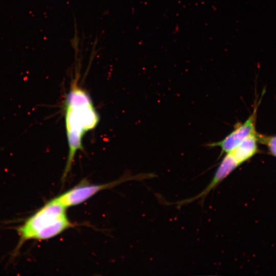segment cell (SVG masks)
Wrapping results in <instances>:
<instances>
[{"label": "cell", "instance_id": "obj_1", "mask_svg": "<svg viewBox=\"0 0 276 276\" xmlns=\"http://www.w3.org/2000/svg\"><path fill=\"white\" fill-rule=\"evenodd\" d=\"M78 76L71 84L64 104L68 153L62 179L70 171L77 152L83 149L84 135L95 128L100 120L89 95L78 84Z\"/></svg>", "mask_w": 276, "mask_h": 276}, {"label": "cell", "instance_id": "obj_2", "mask_svg": "<svg viewBox=\"0 0 276 276\" xmlns=\"http://www.w3.org/2000/svg\"><path fill=\"white\" fill-rule=\"evenodd\" d=\"M66 208L56 197L44 204L18 227V246L30 240L52 238L73 227Z\"/></svg>", "mask_w": 276, "mask_h": 276}, {"label": "cell", "instance_id": "obj_3", "mask_svg": "<svg viewBox=\"0 0 276 276\" xmlns=\"http://www.w3.org/2000/svg\"><path fill=\"white\" fill-rule=\"evenodd\" d=\"M144 176H125L110 182L101 185H79L56 197L57 199L67 208L79 204L87 200L100 191L111 188L120 183L132 179H140Z\"/></svg>", "mask_w": 276, "mask_h": 276}, {"label": "cell", "instance_id": "obj_4", "mask_svg": "<svg viewBox=\"0 0 276 276\" xmlns=\"http://www.w3.org/2000/svg\"><path fill=\"white\" fill-rule=\"evenodd\" d=\"M258 104L259 103L257 104L252 113L244 123H237L235 124L234 130L223 139L209 144L207 146L220 147L221 150L220 155L233 150L245 138L256 131L255 123Z\"/></svg>", "mask_w": 276, "mask_h": 276}, {"label": "cell", "instance_id": "obj_5", "mask_svg": "<svg viewBox=\"0 0 276 276\" xmlns=\"http://www.w3.org/2000/svg\"><path fill=\"white\" fill-rule=\"evenodd\" d=\"M239 166L231 153H226L220 163L212 180L206 188L200 193L193 198L177 202V206H179L190 203L200 198H204L212 189L223 181Z\"/></svg>", "mask_w": 276, "mask_h": 276}, {"label": "cell", "instance_id": "obj_6", "mask_svg": "<svg viewBox=\"0 0 276 276\" xmlns=\"http://www.w3.org/2000/svg\"><path fill=\"white\" fill-rule=\"evenodd\" d=\"M258 134L256 131L253 132L229 152L239 165L257 153Z\"/></svg>", "mask_w": 276, "mask_h": 276}, {"label": "cell", "instance_id": "obj_7", "mask_svg": "<svg viewBox=\"0 0 276 276\" xmlns=\"http://www.w3.org/2000/svg\"><path fill=\"white\" fill-rule=\"evenodd\" d=\"M258 142L265 145L270 153L276 157V135L268 136L258 134Z\"/></svg>", "mask_w": 276, "mask_h": 276}]
</instances>
